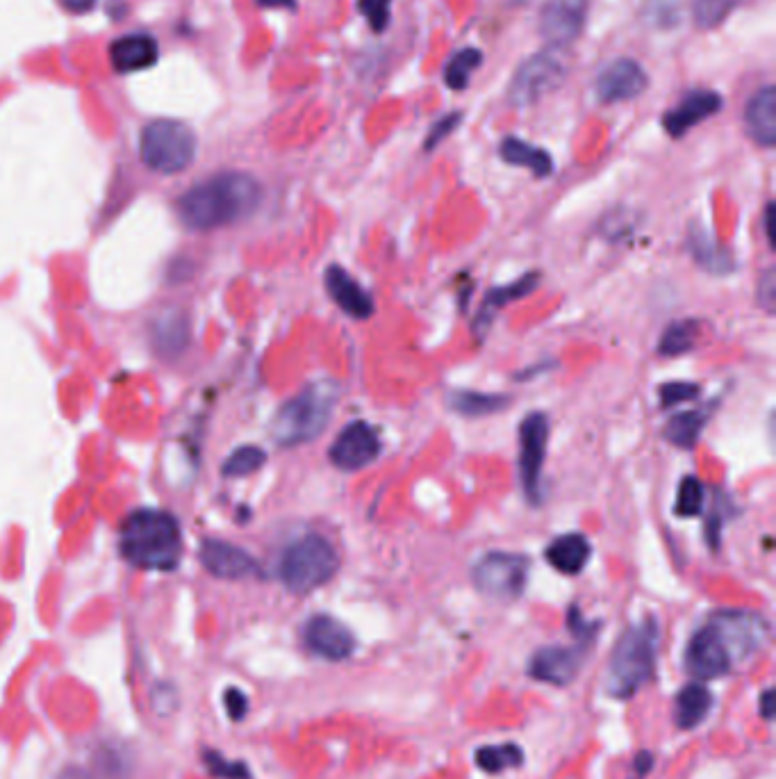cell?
Returning <instances> with one entry per match:
<instances>
[{
	"label": "cell",
	"instance_id": "44dd1931",
	"mask_svg": "<svg viewBox=\"0 0 776 779\" xmlns=\"http://www.w3.org/2000/svg\"><path fill=\"white\" fill-rule=\"evenodd\" d=\"M747 133L758 146L772 149L776 144V89L767 85L749 98L745 112Z\"/></svg>",
	"mask_w": 776,
	"mask_h": 779
},
{
	"label": "cell",
	"instance_id": "9c48e42d",
	"mask_svg": "<svg viewBox=\"0 0 776 779\" xmlns=\"http://www.w3.org/2000/svg\"><path fill=\"white\" fill-rule=\"evenodd\" d=\"M708 622L720 634L726 652L731 654L733 666L761 652L767 641H770V622L761 613L724 609L713 613Z\"/></svg>",
	"mask_w": 776,
	"mask_h": 779
},
{
	"label": "cell",
	"instance_id": "681fc988",
	"mask_svg": "<svg viewBox=\"0 0 776 779\" xmlns=\"http://www.w3.org/2000/svg\"><path fill=\"white\" fill-rule=\"evenodd\" d=\"M260 7H287V10H292V7H296L294 0H255Z\"/></svg>",
	"mask_w": 776,
	"mask_h": 779
},
{
	"label": "cell",
	"instance_id": "83f0119b",
	"mask_svg": "<svg viewBox=\"0 0 776 779\" xmlns=\"http://www.w3.org/2000/svg\"><path fill=\"white\" fill-rule=\"evenodd\" d=\"M708 422L706 410H685V413L674 415L665 426V438L679 449H692L704 431Z\"/></svg>",
	"mask_w": 776,
	"mask_h": 779
},
{
	"label": "cell",
	"instance_id": "c3c4849f",
	"mask_svg": "<svg viewBox=\"0 0 776 779\" xmlns=\"http://www.w3.org/2000/svg\"><path fill=\"white\" fill-rule=\"evenodd\" d=\"M57 779H92V775H89V770L80 766H66L62 773L57 775Z\"/></svg>",
	"mask_w": 776,
	"mask_h": 779
},
{
	"label": "cell",
	"instance_id": "f6af8a7d",
	"mask_svg": "<svg viewBox=\"0 0 776 779\" xmlns=\"http://www.w3.org/2000/svg\"><path fill=\"white\" fill-rule=\"evenodd\" d=\"M765 235H767V242H770V249H774L776 246V240H774V203H767V208H765Z\"/></svg>",
	"mask_w": 776,
	"mask_h": 779
},
{
	"label": "cell",
	"instance_id": "4fadbf2b",
	"mask_svg": "<svg viewBox=\"0 0 776 779\" xmlns=\"http://www.w3.org/2000/svg\"><path fill=\"white\" fill-rule=\"evenodd\" d=\"M685 668L697 679H717L729 675L733 670V659L726 652L720 634H717L711 622L695 631L685 647Z\"/></svg>",
	"mask_w": 776,
	"mask_h": 779
},
{
	"label": "cell",
	"instance_id": "30bf717a",
	"mask_svg": "<svg viewBox=\"0 0 776 779\" xmlns=\"http://www.w3.org/2000/svg\"><path fill=\"white\" fill-rule=\"evenodd\" d=\"M549 445V417L535 410L519 424V479L528 502H540V479Z\"/></svg>",
	"mask_w": 776,
	"mask_h": 779
},
{
	"label": "cell",
	"instance_id": "f35d334b",
	"mask_svg": "<svg viewBox=\"0 0 776 779\" xmlns=\"http://www.w3.org/2000/svg\"><path fill=\"white\" fill-rule=\"evenodd\" d=\"M96 773L101 779H123L126 777V761L114 748H105L96 757Z\"/></svg>",
	"mask_w": 776,
	"mask_h": 779
},
{
	"label": "cell",
	"instance_id": "ab89813d",
	"mask_svg": "<svg viewBox=\"0 0 776 779\" xmlns=\"http://www.w3.org/2000/svg\"><path fill=\"white\" fill-rule=\"evenodd\" d=\"M460 121H462L460 112H451V114H447V117H442L440 121L435 123V126H431V133H428V137H426L424 149L433 151L437 144L444 142V139H447L453 133V130L460 126Z\"/></svg>",
	"mask_w": 776,
	"mask_h": 779
},
{
	"label": "cell",
	"instance_id": "7a4b0ae2",
	"mask_svg": "<svg viewBox=\"0 0 776 779\" xmlns=\"http://www.w3.org/2000/svg\"><path fill=\"white\" fill-rule=\"evenodd\" d=\"M121 556L142 570H173L183 552L180 524L167 511L142 508L130 513L121 527Z\"/></svg>",
	"mask_w": 776,
	"mask_h": 779
},
{
	"label": "cell",
	"instance_id": "603a6c76",
	"mask_svg": "<svg viewBox=\"0 0 776 779\" xmlns=\"http://www.w3.org/2000/svg\"><path fill=\"white\" fill-rule=\"evenodd\" d=\"M547 561L553 570L563 574H579L592 559V545L583 533H565L547 547Z\"/></svg>",
	"mask_w": 776,
	"mask_h": 779
},
{
	"label": "cell",
	"instance_id": "d6a6232c",
	"mask_svg": "<svg viewBox=\"0 0 776 779\" xmlns=\"http://www.w3.org/2000/svg\"><path fill=\"white\" fill-rule=\"evenodd\" d=\"M264 461H267L264 449L253 447V445L239 447L237 451H233V454L228 456V461L224 463V474L226 477H246V474H253L255 470H260Z\"/></svg>",
	"mask_w": 776,
	"mask_h": 779
},
{
	"label": "cell",
	"instance_id": "2e32d148",
	"mask_svg": "<svg viewBox=\"0 0 776 779\" xmlns=\"http://www.w3.org/2000/svg\"><path fill=\"white\" fill-rule=\"evenodd\" d=\"M647 85L649 78L645 69L635 60L622 57V60H615L599 73L597 82H594V92H597L601 103H622L640 96Z\"/></svg>",
	"mask_w": 776,
	"mask_h": 779
},
{
	"label": "cell",
	"instance_id": "74e56055",
	"mask_svg": "<svg viewBox=\"0 0 776 779\" xmlns=\"http://www.w3.org/2000/svg\"><path fill=\"white\" fill-rule=\"evenodd\" d=\"M658 395H660V404H663V408H672L676 404H683V401L697 399L699 385L697 383H683V381L665 383V385H660Z\"/></svg>",
	"mask_w": 776,
	"mask_h": 779
},
{
	"label": "cell",
	"instance_id": "ffe728a7",
	"mask_svg": "<svg viewBox=\"0 0 776 779\" xmlns=\"http://www.w3.org/2000/svg\"><path fill=\"white\" fill-rule=\"evenodd\" d=\"M158 41L144 32L112 41L110 60L119 73H135L158 62Z\"/></svg>",
	"mask_w": 776,
	"mask_h": 779
},
{
	"label": "cell",
	"instance_id": "d6986e66",
	"mask_svg": "<svg viewBox=\"0 0 776 779\" xmlns=\"http://www.w3.org/2000/svg\"><path fill=\"white\" fill-rule=\"evenodd\" d=\"M324 281L330 299H333L346 315L353 319H367L374 315L376 306L371 294L356 278L346 272V269H342L340 265H330L324 274Z\"/></svg>",
	"mask_w": 776,
	"mask_h": 779
},
{
	"label": "cell",
	"instance_id": "7dc6e473",
	"mask_svg": "<svg viewBox=\"0 0 776 779\" xmlns=\"http://www.w3.org/2000/svg\"><path fill=\"white\" fill-rule=\"evenodd\" d=\"M761 713H763L765 720L774 718V691L772 688H767V691L761 695Z\"/></svg>",
	"mask_w": 776,
	"mask_h": 779
},
{
	"label": "cell",
	"instance_id": "bcb514c9",
	"mask_svg": "<svg viewBox=\"0 0 776 779\" xmlns=\"http://www.w3.org/2000/svg\"><path fill=\"white\" fill-rule=\"evenodd\" d=\"M633 764H635V766H633V768H635V773H638V775L642 777V775H647V773H649L651 766H654V757H651L649 752H640L638 757H635Z\"/></svg>",
	"mask_w": 776,
	"mask_h": 779
},
{
	"label": "cell",
	"instance_id": "7402d4cb",
	"mask_svg": "<svg viewBox=\"0 0 776 779\" xmlns=\"http://www.w3.org/2000/svg\"><path fill=\"white\" fill-rule=\"evenodd\" d=\"M538 285H540V274L531 272V274H524L522 278H517V281L510 283V285L492 287V290L485 294L481 310H478L474 331L478 335H485L487 328H490V324H492L494 315H497L501 308H506L508 303H513L517 299L528 297V294H531Z\"/></svg>",
	"mask_w": 776,
	"mask_h": 779
},
{
	"label": "cell",
	"instance_id": "7bdbcfd3",
	"mask_svg": "<svg viewBox=\"0 0 776 779\" xmlns=\"http://www.w3.org/2000/svg\"><path fill=\"white\" fill-rule=\"evenodd\" d=\"M774 299H776V276L774 269H765V274L761 281H758V301L761 306L767 310V313H774Z\"/></svg>",
	"mask_w": 776,
	"mask_h": 779
},
{
	"label": "cell",
	"instance_id": "836d02e7",
	"mask_svg": "<svg viewBox=\"0 0 776 779\" xmlns=\"http://www.w3.org/2000/svg\"><path fill=\"white\" fill-rule=\"evenodd\" d=\"M733 7H736V0H695L692 14H695V23L699 28L711 30L720 26Z\"/></svg>",
	"mask_w": 776,
	"mask_h": 779
},
{
	"label": "cell",
	"instance_id": "5b68a950",
	"mask_svg": "<svg viewBox=\"0 0 776 779\" xmlns=\"http://www.w3.org/2000/svg\"><path fill=\"white\" fill-rule=\"evenodd\" d=\"M340 568V554L328 538L310 533L285 549L278 563V577L290 593L305 595L328 584Z\"/></svg>",
	"mask_w": 776,
	"mask_h": 779
},
{
	"label": "cell",
	"instance_id": "ac0fdd59",
	"mask_svg": "<svg viewBox=\"0 0 776 779\" xmlns=\"http://www.w3.org/2000/svg\"><path fill=\"white\" fill-rule=\"evenodd\" d=\"M720 110H722L720 94L711 92V89H697V92H690L685 96L674 110L665 114L663 128L667 135L679 139L685 133H690L697 123L713 117V114H717Z\"/></svg>",
	"mask_w": 776,
	"mask_h": 779
},
{
	"label": "cell",
	"instance_id": "9a60e30c",
	"mask_svg": "<svg viewBox=\"0 0 776 779\" xmlns=\"http://www.w3.org/2000/svg\"><path fill=\"white\" fill-rule=\"evenodd\" d=\"M581 663H583L581 647L549 645L533 654L531 663H528V675H531L535 682H542V684L569 686L576 677H579Z\"/></svg>",
	"mask_w": 776,
	"mask_h": 779
},
{
	"label": "cell",
	"instance_id": "e0dca14e",
	"mask_svg": "<svg viewBox=\"0 0 776 779\" xmlns=\"http://www.w3.org/2000/svg\"><path fill=\"white\" fill-rule=\"evenodd\" d=\"M201 563L219 579H249L260 574V563L249 552L224 543V540H205L201 547Z\"/></svg>",
	"mask_w": 776,
	"mask_h": 779
},
{
	"label": "cell",
	"instance_id": "b9f144b4",
	"mask_svg": "<svg viewBox=\"0 0 776 779\" xmlns=\"http://www.w3.org/2000/svg\"><path fill=\"white\" fill-rule=\"evenodd\" d=\"M224 707L230 718L242 720L246 711H249V697L244 695V691H239V688H228L224 693Z\"/></svg>",
	"mask_w": 776,
	"mask_h": 779
},
{
	"label": "cell",
	"instance_id": "d590c367",
	"mask_svg": "<svg viewBox=\"0 0 776 779\" xmlns=\"http://www.w3.org/2000/svg\"><path fill=\"white\" fill-rule=\"evenodd\" d=\"M647 19L658 28H672L681 21L679 0H647Z\"/></svg>",
	"mask_w": 776,
	"mask_h": 779
},
{
	"label": "cell",
	"instance_id": "60d3db41",
	"mask_svg": "<svg viewBox=\"0 0 776 779\" xmlns=\"http://www.w3.org/2000/svg\"><path fill=\"white\" fill-rule=\"evenodd\" d=\"M567 625H569V631L574 634V638H579L581 643H590L599 629V625H594V622L583 620L579 606H572V609H569Z\"/></svg>",
	"mask_w": 776,
	"mask_h": 779
},
{
	"label": "cell",
	"instance_id": "6da1fadb",
	"mask_svg": "<svg viewBox=\"0 0 776 779\" xmlns=\"http://www.w3.org/2000/svg\"><path fill=\"white\" fill-rule=\"evenodd\" d=\"M262 201V185L244 171H224L180 196L178 215L192 231H214L249 217Z\"/></svg>",
	"mask_w": 776,
	"mask_h": 779
},
{
	"label": "cell",
	"instance_id": "d4e9b609",
	"mask_svg": "<svg viewBox=\"0 0 776 779\" xmlns=\"http://www.w3.org/2000/svg\"><path fill=\"white\" fill-rule=\"evenodd\" d=\"M713 709V695L701 682L683 686L676 695V725L681 729H695L704 723Z\"/></svg>",
	"mask_w": 776,
	"mask_h": 779
},
{
	"label": "cell",
	"instance_id": "ba28073f",
	"mask_svg": "<svg viewBox=\"0 0 776 779\" xmlns=\"http://www.w3.org/2000/svg\"><path fill=\"white\" fill-rule=\"evenodd\" d=\"M567 76L565 62L556 53H535L519 64L508 89L513 108H528L542 101L563 85Z\"/></svg>",
	"mask_w": 776,
	"mask_h": 779
},
{
	"label": "cell",
	"instance_id": "8fae6325",
	"mask_svg": "<svg viewBox=\"0 0 776 779\" xmlns=\"http://www.w3.org/2000/svg\"><path fill=\"white\" fill-rule=\"evenodd\" d=\"M585 16L588 0H547L540 10V35L556 51L572 46L581 37Z\"/></svg>",
	"mask_w": 776,
	"mask_h": 779
},
{
	"label": "cell",
	"instance_id": "1f68e13d",
	"mask_svg": "<svg viewBox=\"0 0 776 779\" xmlns=\"http://www.w3.org/2000/svg\"><path fill=\"white\" fill-rule=\"evenodd\" d=\"M704 499H706L704 483L690 474V477L681 479L679 492H676L674 511L679 518H697V515L704 511Z\"/></svg>",
	"mask_w": 776,
	"mask_h": 779
},
{
	"label": "cell",
	"instance_id": "484cf974",
	"mask_svg": "<svg viewBox=\"0 0 776 779\" xmlns=\"http://www.w3.org/2000/svg\"><path fill=\"white\" fill-rule=\"evenodd\" d=\"M499 155H501L503 162L513 164V167L531 169L533 176H538V178L551 176V171H553L551 155L544 149H538V146L524 142V139H519V137L503 139L501 146H499Z\"/></svg>",
	"mask_w": 776,
	"mask_h": 779
},
{
	"label": "cell",
	"instance_id": "52a82bcc",
	"mask_svg": "<svg viewBox=\"0 0 776 779\" xmlns=\"http://www.w3.org/2000/svg\"><path fill=\"white\" fill-rule=\"evenodd\" d=\"M531 561L522 554L490 552L474 565V584L478 593L497 602H515L524 595Z\"/></svg>",
	"mask_w": 776,
	"mask_h": 779
},
{
	"label": "cell",
	"instance_id": "e575fe53",
	"mask_svg": "<svg viewBox=\"0 0 776 779\" xmlns=\"http://www.w3.org/2000/svg\"><path fill=\"white\" fill-rule=\"evenodd\" d=\"M205 766H208L210 773L214 777L221 779H251V770L246 768L244 761H228L224 754L205 750L203 752Z\"/></svg>",
	"mask_w": 776,
	"mask_h": 779
},
{
	"label": "cell",
	"instance_id": "8d00e7d4",
	"mask_svg": "<svg viewBox=\"0 0 776 779\" xmlns=\"http://www.w3.org/2000/svg\"><path fill=\"white\" fill-rule=\"evenodd\" d=\"M358 10L367 16L369 26L374 32H383L390 26L392 0H358Z\"/></svg>",
	"mask_w": 776,
	"mask_h": 779
},
{
	"label": "cell",
	"instance_id": "cb8c5ba5",
	"mask_svg": "<svg viewBox=\"0 0 776 779\" xmlns=\"http://www.w3.org/2000/svg\"><path fill=\"white\" fill-rule=\"evenodd\" d=\"M688 246L692 258H695L706 272L715 276H724L733 272V256L731 251L715 240L711 233H706L704 228L692 226L688 235Z\"/></svg>",
	"mask_w": 776,
	"mask_h": 779
},
{
	"label": "cell",
	"instance_id": "f546056e",
	"mask_svg": "<svg viewBox=\"0 0 776 779\" xmlns=\"http://www.w3.org/2000/svg\"><path fill=\"white\" fill-rule=\"evenodd\" d=\"M701 324L697 319H685V322L672 324L660 338L658 351L663 356H683L697 347Z\"/></svg>",
	"mask_w": 776,
	"mask_h": 779
},
{
	"label": "cell",
	"instance_id": "3957f363",
	"mask_svg": "<svg viewBox=\"0 0 776 779\" xmlns=\"http://www.w3.org/2000/svg\"><path fill=\"white\" fill-rule=\"evenodd\" d=\"M658 622L645 618L619 636L610 656L606 691L617 700H629L642 686L651 682L656 670Z\"/></svg>",
	"mask_w": 776,
	"mask_h": 779
},
{
	"label": "cell",
	"instance_id": "8992f818",
	"mask_svg": "<svg viewBox=\"0 0 776 779\" xmlns=\"http://www.w3.org/2000/svg\"><path fill=\"white\" fill-rule=\"evenodd\" d=\"M139 153L148 169L158 174H178L194 162L196 135L183 121L155 119L142 130Z\"/></svg>",
	"mask_w": 776,
	"mask_h": 779
},
{
	"label": "cell",
	"instance_id": "7c38bea8",
	"mask_svg": "<svg viewBox=\"0 0 776 779\" xmlns=\"http://www.w3.org/2000/svg\"><path fill=\"white\" fill-rule=\"evenodd\" d=\"M381 454V438L374 426L369 422H351L346 429L335 438L328 456L335 467L344 472H356L374 463Z\"/></svg>",
	"mask_w": 776,
	"mask_h": 779
},
{
	"label": "cell",
	"instance_id": "4316f807",
	"mask_svg": "<svg viewBox=\"0 0 776 779\" xmlns=\"http://www.w3.org/2000/svg\"><path fill=\"white\" fill-rule=\"evenodd\" d=\"M451 410L465 415V417H483V415H494L499 410H506L510 404V397L506 395H485V392H474V390H456L447 397Z\"/></svg>",
	"mask_w": 776,
	"mask_h": 779
},
{
	"label": "cell",
	"instance_id": "277c9868",
	"mask_svg": "<svg viewBox=\"0 0 776 779\" xmlns=\"http://www.w3.org/2000/svg\"><path fill=\"white\" fill-rule=\"evenodd\" d=\"M340 397L335 381H317L301 390L294 399L278 410L274 417V438L278 445L294 447L319 438L333 417V408Z\"/></svg>",
	"mask_w": 776,
	"mask_h": 779
},
{
	"label": "cell",
	"instance_id": "5bb4252c",
	"mask_svg": "<svg viewBox=\"0 0 776 779\" xmlns=\"http://www.w3.org/2000/svg\"><path fill=\"white\" fill-rule=\"evenodd\" d=\"M305 645L321 659L344 661L356 652V636L333 615H315L303 629Z\"/></svg>",
	"mask_w": 776,
	"mask_h": 779
},
{
	"label": "cell",
	"instance_id": "4dcf8cb0",
	"mask_svg": "<svg viewBox=\"0 0 776 779\" xmlns=\"http://www.w3.org/2000/svg\"><path fill=\"white\" fill-rule=\"evenodd\" d=\"M481 62H483V53L478 51V48H462V51H458L447 62V67H444V82H447L451 89L460 92V89H465L469 85L472 73L481 67Z\"/></svg>",
	"mask_w": 776,
	"mask_h": 779
},
{
	"label": "cell",
	"instance_id": "ee69618b",
	"mask_svg": "<svg viewBox=\"0 0 776 779\" xmlns=\"http://www.w3.org/2000/svg\"><path fill=\"white\" fill-rule=\"evenodd\" d=\"M62 7L71 14H87L94 10L96 0H60Z\"/></svg>",
	"mask_w": 776,
	"mask_h": 779
},
{
	"label": "cell",
	"instance_id": "f1b7e54d",
	"mask_svg": "<svg viewBox=\"0 0 776 779\" xmlns=\"http://www.w3.org/2000/svg\"><path fill=\"white\" fill-rule=\"evenodd\" d=\"M476 766L487 775H497L503 770L519 768L524 764V752L517 743H503V745H483L478 748L476 754Z\"/></svg>",
	"mask_w": 776,
	"mask_h": 779
}]
</instances>
